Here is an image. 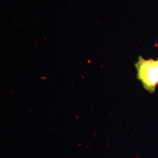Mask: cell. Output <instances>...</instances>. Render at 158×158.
<instances>
[{"label": "cell", "mask_w": 158, "mask_h": 158, "mask_svg": "<svg viewBox=\"0 0 158 158\" xmlns=\"http://www.w3.org/2000/svg\"><path fill=\"white\" fill-rule=\"evenodd\" d=\"M137 79L143 85L145 90L153 93L158 85V66L156 60L145 59L138 57L135 63Z\"/></svg>", "instance_id": "cell-1"}, {"label": "cell", "mask_w": 158, "mask_h": 158, "mask_svg": "<svg viewBox=\"0 0 158 158\" xmlns=\"http://www.w3.org/2000/svg\"><path fill=\"white\" fill-rule=\"evenodd\" d=\"M156 62H157V64H158V59L156 60Z\"/></svg>", "instance_id": "cell-2"}]
</instances>
